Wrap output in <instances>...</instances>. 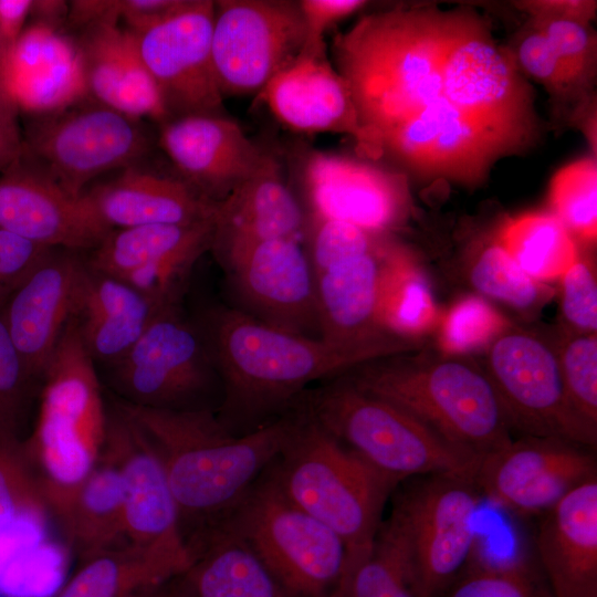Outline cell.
<instances>
[{"mask_svg": "<svg viewBox=\"0 0 597 597\" xmlns=\"http://www.w3.org/2000/svg\"><path fill=\"white\" fill-rule=\"evenodd\" d=\"M115 405L143 430L164 465L191 558L279 458L296 421L294 408L250 431L234 432L209 408Z\"/></svg>", "mask_w": 597, "mask_h": 597, "instance_id": "obj_1", "label": "cell"}, {"mask_svg": "<svg viewBox=\"0 0 597 597\" xmlns=\"http://www.w3.org/2000/svg\"><path fill=\"white\" fill-rule=\"evenodd\" d=\"M454 11L395 8L362 17L334 39L336 70L380 156V135L441 96Z\"/></svg>", "mask_w": 597, "mask_h": 597, "instance_id": "obj_2", "label": "cell"}, {"mask_svg": "<svg viewBox=\"0 0 597 597\" xmlns=\"http://www.w3.org/2000/svg\"><path fill=\"white\" fill-rule=\"evenodd\" d=\"M207 341L223 387L221 421L292 410L307 387L370 362L360 352L266 324L240 310L209 320Z\"/></svg>", "mask_w": 597, "mask_h": 597, "instance_id": "obj_3", "label": "cell"}, {"mask_svg": "<svg viewBox=\"0 0 597 597\" xmlns=\"http://www.w3.org/2000/svg\"><path fill=\"white\" fill-rule=\"evenodd\" d=\"M357 388L406 410L480 461L512 441V427L481 363L423 347L344 374Z\"/></svg>", "mask_w": 597, "mask_h": 597, "instance_id": "obj_4", "label": "cell"}, {"mask_svg": "<svg viewBox=\"0 0 597 597\" xmlns=\"http://www.w3.org/2000/svg\"><path fill=\"white\" fill-rule=\"evenodd\" d=\"M108 411L94 362L71 321L41 377L36 419L23 440L32 474L56 520L102 457Z\"/></svg>", "mask_w": 597, "mask_h": 597, "instance_id": "obj_5", "label": "cell"}, {"mask_svg": "<svg viewBox=\"0 0 597 597\" xmlns=\"http://www.w3.org/2000/svg\"><path fill=\"white\" fill-rule=\"evenodd\" d=\"M295 409L293 431L272 463L273 474L289 500L344 542L352 576L371 552L386 502L400 482L366 462L301 407Z\"/></svg>", "mask_w": 597, "mask_h": 597, "instance_id": "obj_6", "label": "cell"}, {"mask_svg": "<svg viewBox=\"0 0 597 597\" xmlns=\"http://www.w3.org/2000/svg\"><path fill=\"white\" fill-rule=\"evenodd\" d=\"M297 406L366 462L400 483L430 474L474 480L481 463L406 410L360 390L345 375L306 391Z\"/></svg>", "mask_w": 597, "mask_h": 597, "instance_id": "obj_7", "label": "cell"}, {"mask_svg": "<svg viewBox=\"0 0 597 597\" xmlns=\"http://www.w3.org/2000/svg\"><path fill=\"white\" fill-rule=\"evenodd\" d=\"M271 467L220 532L248 546L284 597H343L350 576L346 545L286 498Z\"/></svg>", "mask_w": 597, "mask_h": 597, "instance_id": "obj_8", "label": "cell"}, {"mask_svg": "<svg viewBox=\"0 0 597 597\" xmlns=\"http://www.w3.org/2000/svg\"><path fill=\"white\" fill-rule=\"evenodd\" d=\"M482 498L473 480L453 474L408 479L380 533L399 553L422 597H438L475 552Z\"/></svg>", "mask_w": 597, "mask_h": 597, "instance_id": "obj_9", "label": "cell"}, {"mask_svg": "<svg viewBox=\"0 0 597 597\" xmlns=\"http://www.w3.org/2000/svg\"><path fill=\"white\" fill-rule=\"evenodd\" d=\"M441 80V95L485 128L522 147L536 135L533 90L476 13L457 10Z\"/></svg>", "mask_w": 597, "mask_h": 597, "instance_id": "obj_10", "label": "cell"}, {"mask_svg": "<svg viewBox=\"0 0 597 597\" xmlns=\"http://www.w3.org/2000/svg\"><path fill=\"white\" fill-rule=\"evenodd\" d=\"M32 118L23 154L75 198L104 172L144 160L151 148L140 119L91 98Z\"/></svg>", "mask_w": 597, "mask_h": 597, "instance_id": "obj_11", "label": "cell"}, {"mask_svg": "<svg viewBox=\"0 0 597 597\" xmlns=\"http://www.w3.org/2000/svg\"><path fill=\"white\" fill-rule=\"evenodd\" d=\"M481 365L512 430L596 449L597 430L580 418L568 398L552 338L511 324L486 347Z\"/></svg>", "mask_w": 597, "mask_h": 597, "instance_id": "obj_12", "label": "cell"}, {"mask_svg": "<svg viewBox=\"0 0 597 597\" xmlns=\"http://www.w3.org/2000/svg\"><path fill=\"white\" fill-rule=\"evenodd\" d=\"M111 368L119 401L175 410L205 409L199 400L218 374L207 337L180 314L178 305L161 308Z\"/></svg>", "mask_w": 597, "mask_h": 597, "instance_id": "obj_13", "label": "cell"}, {"mask_svg": "<svg viewBox=\"0 0 597 597\" xmlns=\"http://www.w3.org/2000/svg\"><path fill=\"white\" fill-rule=\"evenodd\" d=\"M305 41L297 1H214L211 52L222 97L260 93Z\"/></svg>", "mask_w": 597, "mask_h": 597, "instance_id": "obj_14", "label": "cell"}, {"mask_svg": "<svg viewBox=\"0 0 597 597\" xmlns=\"http://www.w3.org/2000/svg\"><path fill=\"white\" fill-rule=\"evenodd\" d=\"M389 154L423 178L472 187L485 181L492 166L523 147L470 118L442 95L380 135Z\"/></svg>", "mask_w": 597, "mask_h": 597, "instance_id": "obj_15", "label": "cell"}, {"mask_svg": "<svg viewBox=\"0 0 597 597\" xmlns=\"http://www.w3.org/2000/svg\"><path fill=\"white\" fill-rule=\"evenodd\" d=\"M213 20L214 1L182 0L166 18L134 33L170 118L222 115L211 52Z\"/></svg>", "mask_w": 597, "mask_h": 597, "instance_id": "obj_16", "label": "cell"}, {"mask_svg": "<svg viewBox=\"0 0 597 597\" xmlns=\"http://www.w3.org/2000/svg\"><path fill=\"white\" fill-rule=\"evenodd\" d=\"M596 449L569 440L522 436L484 458L474 476L482 499L511 513L543 515L597 478Z\"/></svg>", "mask_w": 597, "mask_h": 597, "instance_id": "obj_17", "label": "cell"}, {"mask_svg": "<svg viewBox=\"0 0 597 597\" xmlns=\"http://www.w3.org/2000/svg\"><path fill=\"white\" fill-rule=\"evenodd\" d=\"M214 219L114 229L85 262L160 306L178 305L197 261L211 249Z\"/></svg>", "mask_w": 597, "mask_h": 597, "instance_id": "obj_18", "label": "cell"}, {"mask_svg": "<svg viewBox=\"0 0 597 597\" xmlns=\"http://www.w3.org/2000/svg\"><path fill=\"white\" fill-rule=\"evenodd\" d=\"M103 451L123 481L127 542L188 567L192 558L164 465L143 430L116 405L108 411Z\"/></svg>", "mask_w": 597, "mask_h": 597, "instance_id": "obj_19", "label": "cell"}, {"mask_svg": "<svg viewBox=\"0 0 597 597\" xmlns=\"http://www.w3.org/2000/svg\"><path fill=\"white\" fill-rule=\"evenodd\" d=\"M305 214L387 234L407 217L406 177L347 156L306 151L300 163Z\"/></svg>", "mask_w": 597, "mask_h": 597, "instance_id": "obj_20", "label": "cell"}, {"mask_svg": "<svg viewBox=\"0 0 597 597\" xmlns=\"http://www.w3.org/2000/svg\"><path fill=\"white\" fill-rule=\"evenodd\" d=\"M221 264L250 315L287 332L321 338L315 275L304 241H260Z\"/></svg>", "mask_w": 597, "mask_h": 597, "instance_id": "obj_21", "label": "cell"}, {"mask_svg": "<svg viewBox=\"0 0 597 597\" xmlns=\"http://www.w3.org/2000/svg\"><path fill=\"white\" fill-rule=\"evenodd\" d=\"M0 229L75 252L93 250L112 231L84 195H69L23 153L0 175Z\"/></svg>", "mask_w": 597, "mask_h": 597, "instance_id": "obj_22", "label": "cell"}, {"mask_svg": "<svg viewBox=\"0 0 597 597\" xmlns=\"http://www.w3.org/2000/svg\"><path fill=\"white\" fill-rule=\"evenodd\" d=\"M383 238L374 249L347 256L314 274L321 338L360 352L370 360L423 347L391 336L380 324Z\"/></svg>", "mask_w": 597, "mask_h": 597, "instance_id": "obj_23", "label": "cell"}, {"mask_svg": "<svg viewBox=\"0 0 597 597\" xmlns=\"http://www.w3.org/2000/svg\"><path fill=\"white\" fill-rule=\"evenodd\" d=\"M325 49V44L303 48L268 82L260 96L287 127L348 134L362 154L377 159L380 154L359 123L348 85L328 61Z\"/></svg>", "mask_w": 597, "mask_h": 597, "instance_id": "obj_24", "label": "cell"}, {"mask_svg": "<svg viewBox=\"0 0 597 597\" xmlns=\"http://www.w3.org/2000/svg\"><path fill=\"white\" fill-rule=\"evenodd\" d=\"M159 144L177 175L213 202L256 172L269 155L223 115L170 118L160 124Z\"/></svg>", "mask_w": 597, "mask_h": 597, "instance_id": "obj_25", "label": "cell"}, {"mask_svg": "<svg viewBox=\"0 0 597 597\" xmlns=\"http://www.w3.org/2000/svg\"><path fill=\"white\" fill-rule=\"evenodd\" d=\"M77 253L51 249L1 310L12 342L33 379L41 380L72 320L84 265Z\"/></svg>", "mask_w": 597, "mask_h": 597, "instance_id": "obj_26", "label": "cell"}, {"mask_svg": "<svg viewBox=\"0 0 597 597\" xmlns=\"http://www.w3.org/2000/svg\"><path fill=\"white\" fill-rule=\"evenodd\" d=\"M1 87L19 112L32 117L88 98L74 36L64 27L32 21L6 59Z\"/></svg>", "mask_w": 597, "mask_h": 597, "instance_id": "obj_27", "label": "cell"}, {"mask_svg": "<svg viewBox=\"0 0 597 597\" xmlns=\"http://www.w3.org/2000/svg\"><path fill=\"white\" fill-rule=\"evenodd\" d=\"M118 20H100L71 33L78 48L88 97L160 125L170 116L139 55L135 34L119 28Z\"/></svg>", "mask_w": 597, "mask_h": 597, "instance_id": "obj_28", "label": "cell"}, {"mask_svg": "<svg viewBox=\"0 0 597 597\" xmlns=\"http://www.w3.org/2000/svg\"><path fill=\"white\" fill-rule=\"evenodd\" d=\"M306 214L284 180L281 164L268 155L251 177L217 203L211 249L221 263L260 241H304Z\"/></svg>", "mask_w": 597, "mask_h": 597, "instance_id": "obj_29", "label": "cell"}, {"mask_svg": "<svg viewBox=\"0 0 597 597\" xmlns=\"http://www.w3.org/2000/svg\"><path fill=\"white\" fill-rule=\"evenodd\" d=\"M535 544L554 597H597V478L542 515Z\"/></svg>", "mask_w": 597, "mask_h": 597, "instance_id": "obj_30", "label": "cell"}, {"mask_svg": "<svg viewBox=\"0 0 597 597\" xmlns=\"http://www.w3.org/2000/svg\"><path fill=\"white\" fill-rule=\"evenodd\" d=\"M142 161L84 192L106 227L114 230L214 219L218 202L202 196L178 175L157 172Z\"/></svg>", "mask_w": 597, "mask_h": 597, "instance_id": "obj_31", "label": "cell"}, {"mask_svg": "<svg viewBox=\"0 0 597 597\" xmlns=\"http://www.w3.org/2000/svg\"><path fill=\"white\" fill-rule=\"evenodd\" d=\"M161 308L133 286L91 269L84 261L71 321L93 362L112 366Z\"/></svg>", "mask_w": 597, "mask_h": 597, "instance_id": "obj_32", "label": "cell"}, {"mask_svg": "<svg viewBox=\"0 0 597 597\" xmlns=\"http://www.w3.org/2000/svg\"><path fill=\"white\" fill-rule=\"evenodd\" d=\"M159 597H284L268 570L234 535L221 531L191 564L158 589Z\"/></svg>", "mask_w": 597, "mask_h": 597, "instance_id": "obj_33", "label": "cell"}, {"mask_svg": "<svg viewBox=\"0 0 597 597\" xmlns=\"http://www.w3.org/2000/svg\"><path fill=\"white\" fill-rule=\"evenodd\" d=\"M57 521L81 562L128 543L123 481L104 451Z\"/></svg>", "mask_w": 597, "mask_h": 597, "instance_id": "obj_34", "label": "cell"}, {"mask_svg": "<svg viewBox=\"0 0 597 597\" xmlns=\"http://www.w3.org/2000/svg\"><path fill=\"white\" fill-rule=\"evenodd\" d=\"M378 316L383 328L399 339L421 343L440 316L422 271L398 243L383 238Z\"/></svg>", "mask_w": 597, "mask_h": 597, "instance_id": "obj_35", "label": "cell"}, {"mask_svg": "<svg viewBox=\"0 0 597 597\" xmlns=\"http://www.w3.org/2000/svg\"><path fill=\"white\" fill-rule=\"evenodd\" d=\"M185 569L169 557L127 543L82 561L56 597H134L160 588Z\"/></svg>", "mask_w": 597, "mask_h": 597, "instance_id": "obj_36", "label": "cell"}, {"mask_svg": "<svg viewBox=\"0 0 597 597\" xmlns=\"http://www.w3.org/2000/svg\"><path fill=\"white\" fill-rule=\"evenodd\" d=\"M496 240L525 273L541 282L561 277L579 255L575 238L551 211L507 220Z\"/></svg>", "mask_w": 597, "mask_h": 597, "instance_id": "obj_37", "label": "cell"}, {"mask_svg": "<svg viewBox=\"0 0 597 597\" xmlns=\"http://www.w3.org/2000/svg\"><path fill=\"white\" fill-rule=\"evenodd\" d=\"M438 597H554L543 573L525 558L488 556L476 549L463 572Z\"/></svg>", "mask_w": 597, "mask_h": 597, "instance_id": "obj_38", "label": "cell"}, {"mask_svg": "<svg viewBox=\"0 0 597 597\" xmlns=\"http://www.w3.org/2000/svg\"><path fill=\"white\" fill-rule=\"evenodd\" d=\"M48 513L23 440L0 429V534L21 523L41 526Z\"/></svg>", "mask_w": 597, "mask_h": 597, "instance_id": "obj_39", "label": "cell"}, {"mask_svg": "<svg viewBox=\"0 0 597 597\" xmlns=\"http://www.w3.org/2000/svg\"><path fill=\"white\" fill-rule=\"evenodd\" d=\"M548 202L575 238L595 243L597 238V160L577 159L558 169L548 186Z\"/></svg>", "mask_w": 597, "mask_h": 597, "instance_id": "obj_40", "label": "cell"}, {"mask_svg": "<svg viewBox=\"0 0 597 597\" xmlns=\"http://www.w3.org/2000/svg\"><path fill=\"white\" fill-rule=\"evenodd\" d=\"M469 280L484 296L521 311L537 308L552 296V290L525 273L498 240L473 259Z\"/></svg>", "mask_w": 597, "mask_h": 597, "instance_id": "obj_41", "label": "cell"}, {"mask_svg": "<svg viewBox=\"0 0 597 597\" xmlns=\"http://www.w3.org/2000/svg\"><path fill=\"white\" fill-rule=\"evenodd\" d=\"M509 52L520 72L542 84L556 113L566 119L579 104L595 96L580 92L548 40L528 22L515 35Z\"/></svg>", "mask_w": 597, "mask_h": 597, "instance_id": "obj_42", "label": "cell"}, {"mask_svg": "<svg viewBox=\"0 0 597 597\" xmlns=\"http://www.w3.org/2000/svg\"><path fill=\"white\" fill-rule=\"evenodd\" d=\"M568 398L580 418L597 430V336L563 328L552 338Z\"/></svg>", "mask_w": 597, "mask_h": 597, "instance_id": "obj_43", "label": "cell"}, {"mask_svg": "<svg viewBox=\"0 0 597 597\" xmlns=\"http://www.w3.org/2000/svg\"><path fill=\"white\" fill-rule=\"evenodd\" d=\"M438 324L440 352L461 356L486 348L511 325L485 298L476 295L457 301Z\"/></svg>", "mask_w": 597, "mask_h": 597, "instance_id": "obj_44", "label": "cell"}, {"mask_svg": "<svg viewBox=\"0 0 597 597\" xmlns=\"http://www.w3.org/2000/svg\"><path fill=\"white\" fill-rule=\"evenodd\" d=\"M527 22L548 40L580 92L594 95L597 39L591 23L551 18H528Z\"/></svg>", "mask_w": 597, "mask_h": 597, "instance_id": "obj_45", "label": "cell"}, {"mask_svg": "<svg viewBox=\"0 0 597 597\" xmlns=\"http://www.w3.org/2000/svg\"><path fill=\"white\" fill-rule=\"evenodd\" d=\"M343 597H422L396 548L377 533L369 555L353 572Z\"/></svg>", "mask_w": 597, "mask_h": 597, "instance_id": "obj_46", "label": "cell"}, {"mask_svg": "<svg viewBox=\"0 0 597 597\" xmlns=\"http://www.w3.org/2000/svg\"><path fill=\"white\" fill-rule=\"evenodd\" d=\"M381 235L354 224L306 216L304 242L314 274L356 253L374 249Z\"/></svg>", "mask_w": 597, "mask_h": 597, "instance_id": "obj_47", "label": "cell"}, {"mask_svg": "<svg viewBox=\"0 0 597 597\" xmlns=\"http://www.w3.org/2000/svg\"><path fill=\"white\" fill-rule=\"evenodd\" d=\"M0 308V429L19 434L32 376L15 348ZM20 436V434H19Z\"/></svg>", "mask_w": 597, "mask_h": 597, "instance_id": "obj_48", "label": "cell"}, {"mask_svg": "<svg viewBox=\"0 0 597 597\" xmlns=\"http://www.w3.org/2000/svg\"><path fill=\"white\" fill-rule=\"evenodd\" d=\"M562 277V313L566 327L582 333L597 329V281L593 263L578 255Z\"/></svg>", "mask_w": 597, "mask_h": 597, "instance_id": "obj_49", "label": "cell"}, {"mask_svg": "<svg viewBox=\"0 0 597 597\" xmlns=\"http://www.w3.org/2000/svg\"><path fill=\"white\" fill-rule=\"evenodd\" d=\"M51 249L0 229V308Z\"/></svg>", "mask_w": 597, "mask_h": 597, "instance_id": "obj_50", "label": "cell"}, {"mask_svg": "<svg viewBox=\"0 0 597 597\" xmlns=\"http://www.w3.org/2000/svg\"><path fill=\"white\" fill-rule=\"evenodd\" d=\"M297 2L306 29L304 44L306 48L324 44V33L329 28L367 3L363 0H301Z\"/></svg>", "mask_w": 597, "mask_h": 597, "instance_id": "obj_51", "label": "cell"}, {"mask_svg": "<svg viewBox=\"0 0 597 597\" xmlns=\"http://www.w3.org/2000/svg\"><path fill=\"white\" fill-rule=\"evenodd\" d=\"M514 6L528 18L566 19L591 23L596 18L597 2L591 0H526Z\"/></svg>", "mask_w": 597, "mask_h": 597, "instance_id": "obj_52", "label": "cell"}, {"mask_svg": "<svg viewBox=\"0 0 597 597\" xmlns=\"http://www.w3.org/2000/svg\"><path fill=\"white\" fill-rule=\"evenodd\" d=\"M182 0H121L119 18L127 30L139 33L156 24L181 4Z\"/></svg>", "mask_w": 597, "mask_h": 597, "instance_id": "obj_53", "label": "cell"}, {"mask_svg": "<svg viewBox=\"0 0 597 597\" xmlns=\"http://www.w3.org/2000/svg\"><path fill=\"white\" fill-rule=\"evenodd\" d=\"M18 108L0 90V175L23 153V137L18 123Z\"/></svg>", "mask_w": 597, "mask_h": 597, "instance_id": "obj_54", "label": "cell"}, {"mask_svg": "<svg viewBox=\"0 0 597 597\" xmlns=\"http://www.w3.org/2000/svg\"><path fill=\"white\" fill-rule=\"evenodd\" d=\"M31 7L32 0H0V42L4 62L24 29Z\"/></svg>", "mask_w": 597, "mask_h": 597, "instance_id": "obj_55", "label": "cell"}, {"mask_svg": "<svg viewBox=\"0 0 597 597\" xmlns=\"http://www.w3.org/2000/svg\"><path fill=\"white\" fill-rule=\"evenodd\" d=\"M596 113V97L593 96L579 104L567 118L570 125L582 130L593 156H596L597 146Z\"/></svg>", "mask_w": 597, "mask_h": 597, "instance_id": "obj_56", "label": "cell"}, {"mask_svg": "<svg viewBox=\"0 0 597 597\" xmlns=\"http://www.w3.org/2000/svg\"><path fill=\"white\" fill-rule=\"evenodd\" d=\"M67 13L69 4L65 1L32 0L30 12V17L33 19L32 21L66 28Z\"/></svg>", "mask_w": 597, "mask_h": 597, "instance_id": "obj_57", "label": "cell"}, {"mask_svg": "<svg viewBox=\"0 0 597 597\" xmlns=\"http://www.w3.org/2000/svg\"><path fill=\"white\" fill-rule=\"evenodd\" d=\"M158 589L147 590V591L140 593V594H138V595H136L134 597H159Z\"/></svg>", "mask_w": 597, "mask_h": 597, "instance_id": "obj_58", "label": "cell"}, {"mask_svg": "<svg viewBox=\"0 0 597 597\" xmlns=\"http://www.w3.org/2000/svg\"><path fill=\"white\" fill-rule=\"evenodd\" d=\"M3 64H4V55H3L2 48H1V42H0V90L1 91H2L1 75H2V70H3Z\"/></svg>", "mask_w": 597, "mask_h": 597, "instance_id": "obj_59", "label": "cell"}]
</instances>
